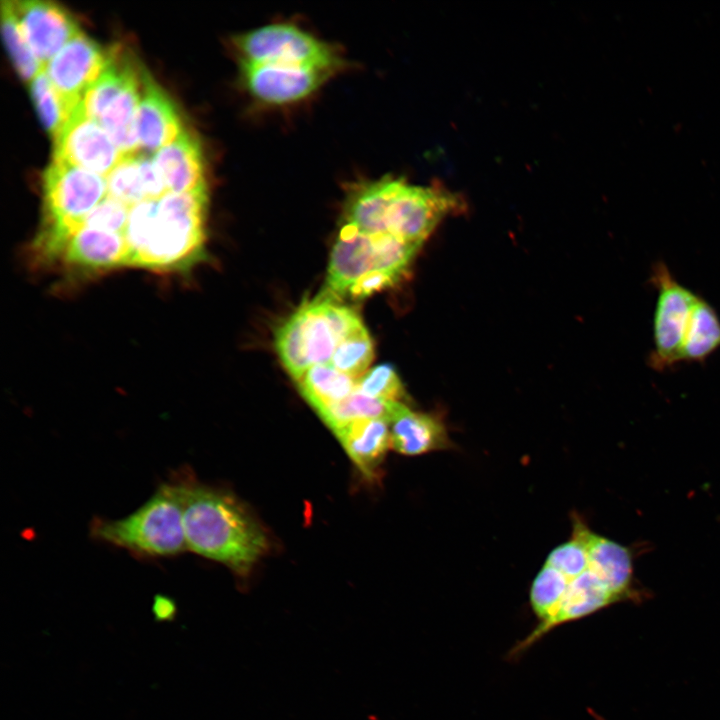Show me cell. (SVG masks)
Returning a JSON list of instances; mask_svg holds the SVG:
<instances>
[{
	"label": "cell",
	"instance_id": "cell-1",
	"mask_svg": "<svg viewBox=\"0 0 720 720\" xmlns=\"http://www.w3.org/2000/svg\"><path fill=\"white\" fill-rule=\"evenodd\" d=\"M182 494L187 549L245 577L268 549L262 527L231 494L176 476Z\"/></svg>",
	"mask_w": 720,
	"mask_h": 720
},
{
	"label": "cell",
	"instance_id": "cell-2",
	"mask_svg": "<svg viewBox=\"0 0 720 720\" xmlns=\"http://www.w3.org/2000/svg\"><path fill=\"white\" fill-rule=\"evenodd\" d=\"M457 196L434 186L385 176L354 185L344 206L343 225L370 234H389L422 246L438 223L460 207Z\"/></svg>",
	"mask_w": 720,
	"mask_h": 720
},
{
	"label": "cell",
	"instance_id": "cell-3",
	"mask_svg": "<svg viewBox=\"0 0 720 720\" xmlns=\"http://www.w3.org/2000/svg\"><path fill=\"white\" fill-rule=\"evenodd\" d=\"M362 327L357 312L324 290L279 325L275 349L297 381L312 366L329 364L338 344Z\"/></svg>",
	"mask_w": 720,
	"mask_h": 720
},
{
	"label": "cell",
	"instance_id": "cell-4",
	"mask_svg": "<svg viewBox=\"0 0 720 720\" xmlns=\"http://www.w3.org/2000/svg\"><path fill=\"white\" fill-rule=\"evenodd\" d=\"M90 534L98 541L142 557H169L188 551L177 478L162 483L143 505L124 518L94 519Z\"/></svg>",
	"mask_w": 720,
	"mask_h": 720
},
{
	"label": "cell",
	"instance_id": "cell-5",
	"mask_svg": "<svg viewBox=\"0 0 720 720\" xmlns=\"http://www.w3.org/2000/svg\"><path fill=\"white\" fill-rule=\"evenodd\" d=\"M141 66L128 53L114 54L82 98L86 114L102 126L123 155L139 152Z\"/></svg>",
	"mask_w": 720,
	"mask_h": 720
},
{
	"label": "cell",
	"instance_id": "cell-6",
	"mask_svg": "<svg viewBox=\"0 0 720 720\" xmlns=\"http://www.w3.org/2000/svg\"><path fill=\"white\" fill-rule=\"evenodd\" d=\"M240 61L306 66L336 72L343 64L336 50L297 26L276 23L234 37Z\"/></svg>",
	"mask_w": 720,
	"mask_h": 720
},
{
	"label": "cell",
	"instance_id": "cell-7",
	"mask_svg": "<svg viewBox=\"0 0 720 720\" xmlns=\"http://www.w3.org/2000/svg\"><path fill=\"white\" fill-rule=\"evenodd\" d=\"M650 284L658 291L653 319L654 349L648 366L663 372L680 363L683 340L698 295L680 284L664 261L652 265Z\"/></svg>",
	"mask_w": 720,
	"mask_h": 720
},
{
	"label": "cell",
	"instance_id": "cell-8",
	"mask_svg": "<svg viewBox=\"0 0 720 720\" xmlns=\"http://www.w3.org/2000/svg\"><path fill=\"white\" fill-rule=\"evenodd\" d=\"M102 126L90 118L82 101L54 139L53 160L106 177L124 157Z\"/></svg>",
	"mask_w": 720,
	"mask_h": 720
},
{
	"label": "cell",
	"instance_id": "cell-9",
	"mask_svg": "<svg viewBox=\"0 0 720 720\" xmlns=\"http://www.w3.org/2000/svg\"><path fill=\"white\" fill-rule=\"evenodd\" d=\"M334 71L292 65L254 64L240 61V78L248 93L269 105H284L309 96Z\"/></svg>",
	"mask_w": 720,
	"mask_h": 720
},
{
	"label": "cell",
	"instance_id": "cell-10",
	"mask_svg": "<svg viewBox=\"0 0 720 720\" xmlns=\"http://www.w3.org/2000/svg\"><path fill=\"white\" fill-rule=\"evenodd\" d=\"M109 56L110 49H104L81 32L48 62L44 71L57 91L77 107L87 89L104 71Z\"/></svg>",
	"mask_w": 720,
	"mask_h": 720
},
{
	"label": "cell",
	"instance_id": "cell-11",
	"mask_svg": "<svg viewBox=\"0 0 720 720\" xmlns=\"http://www.w3.org/2000/svg\"><path fill=\"white\" fill-rule=\"evenodd\" d=\"M16 14L37 59L44 66L81 33L73 15L50 1H14Z\"/></svg>",
	"mask_w": 720,
	"mask_h": 720
},
{
	"label": "cell",
	"instance_id": "cell-12",
	"mask_svg": "<svg viewBox=\"0 0 720 720\" xmlns=\"http://www.w3.org/2000/svg\"><path fill=\"white\" fill-rule=\"evenodd\" d=\"M140 78L138 146L139 152L152 155L174 142L184 128L174 102L143 66Z\"/></svg>",
	"mask_w": 720,
	"mask_h": 720
},
{
	"label": "cell",
	"instance_id": "cell-13",
	"mask_svg": "<svg viewBox=\"0 0 720 720\" xmlns=\"http://www.w3.org/2000/svg\"><path fill=\"white\" fill-rule=\"evenodd\" d=\"M373 271H380L377 236L343 225L330 253L325 290L339 298Z\"/></svg>",
	"mask_w": 720,
	"mask_h": 720
},
{
	"label": "cell",
	"instance_id": "cell-14",
	"mask_svg": "<svg viewBox=\"0 0 720 720\" xmlns=\"http://www.w3.org/2000/svg\"><path fill=\"white\" fill-rule=\"evenodd\" d=\"M573 534L585 544L588 566L617 593L622 600L632 598L633 553L616 541L593 532L581 519H573Z\"/></svg>",
	"mask_w": 720,
	"mask_h": 720
},
{
	"label": "cell",
	"instance_id": "cell-15",
	"mask_svg": "<svg viewBox=\"0 0 720 720\" xmlns=\"http://www.w3.org/2000/svg\"><path fill=\"white\" fill-rule=\"evenodd\" d=\"M391 448L406 456L447 449L451 442L443 423L432 415L395 402L388 418Z\"/></svg>",
	"mask_w": 720,
	"mask_h": 720
},
{
	"label": "cell",
	"instance_id": "cell-16",
	"mask_svg": "<svg viewBox=\"0 0 720 720\" xmlns=\"http://www.w3.org/2000/svg\"><path fill=\"white\" fill-rule=\"evenodd\" d=\"M169 193H184L207 186L205 162L198 138L185 130L155 154Z\"/></svg>",
	"mask_w": 720,
	"mask_h": 720
},
{
	"label": "cell",
	"instance_id": "cell-17",
	"mask_svg": "<svg viewBox=\"0 0 720 720\" xmlns=\"http://www.w3.org/2000/svg\"><path fill=\"white\" fill-rule=\"evenodd\" d=\"M352 462L367 478L376 476L378 467L391 448L388 420H357L334 432Z\"/></svg>",
	"mask_w": 720,
	"mask_h": 720
},
{
	"label": "cell",
	"instance_id": "cell-18",
	"mask_svg": "<svg viewBox=\"0 0 720 720\" xmlns=\"http://www.w3.org/2000/svg\"><path fill=\"white\" fill-rule=\"evenodd\" d=\"M357 380L330 364H321L309 368L296 383L304 399L318 413L352 394Z\"/></svg>",
	"mask_w": 720,
	"mask_h": 720
},
{
	"label": "cell",
	"instance_id": "cell-19",
	"mask_svg": "<svg viewBox=\"0 0 720 720\" xmlns=\"http://www.w3.org/2000/svg\"><path fill=\"white\" fill-rule=\"evenodd\" d=\"M720 348V318L714 307L698 297L685 332L680 362L704 363Z\"/></svg>",
	"mask_w": 720,
	"mask_h": 720
},
{
	"label": "cell",
	"instance_id": "cell-20",
	"mask_svg": "<svg viewBox=\"0 0 720 720\" xmlns=\"http://www.w3.org/2000/svg\"><path fill=\"white\" fill-rule=\"evenodd\" d=\"M1 27L3 41L19 76L30 82L44 71L37 59L16 14L14 1L1 2Z\"/></svg>",
	"mask_w": 720,
	"mask_h": 720
},
{
	"label": "cell",
	"instance_id": "cell-21",
	"mask_svg": "<svg viewBox=\"0 0 720 720\" xmlns=\"http://www.w3.org/2000/svg\"><path fill=\"white\" fill-rule=\"evenodd\" d=\"M29 91L42 126L55 139L77 107L57 91L45 71L29 82Z\"/></svg>",
	"mask_w": 720,
	"mask_h": 720
},
{
	"label": "cell",
	"instance_id": "cell-22",
	"mask_svg": "<svg viewBox=\"0 0 720 720\" xmlns=\"http://www.w3.org/2000/svg\"><path fill=\"white\" fill-rule=\"evenodd\" d=\"M395 401H384L369 397L357 390L345 399L336 402L318 415L333 431L357 420L381 418L388 420Z\"/></svg>",
	"mask_w": 720,
	"mask_h": 720
},
{
	"label": "cell",
	"instance_id": "cell-23",
	"mask_svg": "<svg viewBox=\"0 0 720 720\" xmlns=\"http://www.w3.org/2000/svg\"><path fill=\"white\" fill-rule=\"evenodd\" d=\"M373 358V341L364 326L338 344L329 364L340 372L358 379L367 372Z\"/></svg>",
	"mask_w": 720,
	"mask_h": 720
},
{
	"label": "cell",
	"instance_id": "cell-24",
	"mask_svg": "<svg viewBox=\"0 0 720 720\" xmlns=\"http://www.w3.org/2000/svg\"><path fill=\"white\" fill-rule=\"evenodd\" d=\"M105 178L107 196L126 205L130 210L138 203L148 200L142 187L137 153L125 155Z\"/></svg>",
	"mask_w": 720,
	"mask_h": 720
},
{
	"label": "cell",
	"instance_id": "cell-25",
	"mask_svg": "<svg viewBox=\"0 0 720 720\" xmlns=\"http://www.w3.org/2000/svg\"><path fill=\"white\" fill-rule=\"evenodd\" d=\"M356 390L376 399L402 402L405 396L403 384L390 364H381L358 378Z\"/></svg>",
	"mask_w": 720,
	"mask_h": 720
},
{
	"label": "cell",
	"instance_id": "cell-26",
	"mask_svg": "<svg viewBox=\"0 0 720 720\" xmlns=\"http://www.w3.org/2000/svg\"><path fill=\"white\" fill-rule=\"evenodd\" d=\"M545 564L558 570L568 581L588 569V554L583 541L575 534L569 541L555 547L547 556Z\"/></svg>",
	"mask_w": 720,
	"mask_h": 720
},
{
	"label": "cell",
	"instance_id": "cell-27",
	"mask_svg": "<svg viewBox=\"0 0 720 720\" xmlns=\"http://www.w3.org/2000/svg\"><path fill=\"white\" fill-rule=\"evenodd\" d=\"M137 162L146 198L148 200H160L168 194L169 191L154 157L150 154L138 152Z\"/></svg>",
	"mask_w": 720,
	"mask_h": 720
},
{
	"label": "cell",
	"instance_id": "cell-28",
	"mask_svg": "<svg viewBox=\"0 0 720 720\" xmlns=\"http://www.w3.org/2000/svg\"><path fill=\"white\" fill-rule=\"evenodd\" d=\"M398 278L380 271H373L358 279L348 290L352 298L361 299L377 291L392 287Z\"/></svg>",
	"mask_w": 720,
	"mask_h": 720
},
{
	"label": "cell",
	"instance_id": "cell-29",
	"mask_svg": "<svg viewBox=\"0 0 720 720\" xmlns=\"http://www.w3.org/2000/svg\"><path fill=\"white\" fill-rule=\"evenodd\" d=\"M153 613L158 621H171L175 617L176 606L172 600L159 596L154 601Z\"/></svg>",
	"mask_w": 720,
	"mask_h": 720
}]
</instances>
